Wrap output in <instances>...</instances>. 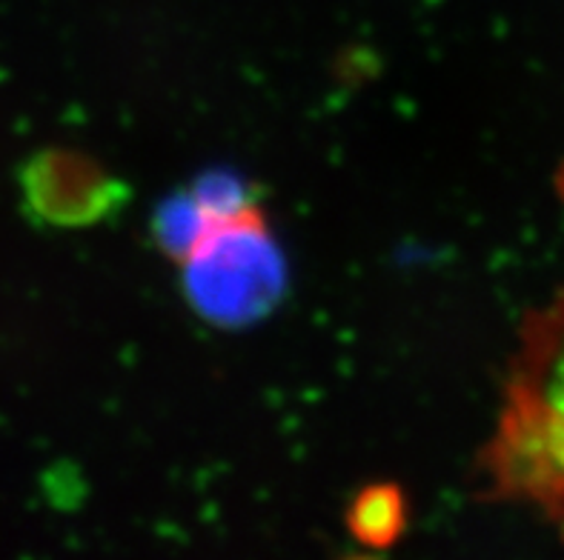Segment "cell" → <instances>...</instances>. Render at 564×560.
Returning <instances> with one entry per match:
<instances>
[{
	"label": "cell",
	"mask_w": 564,
	"mask_h": 560,
	"mask_svg": "<svg viewBox=\"0 0 564 560\" xmlns=\"http://www.w3.org/2000/svg\"><path fill=\"white\" fill-rule=\"evenodd\" d=\"M496 472L564 538V292L536 318L510 383Z\"/></svg>",
	"instance_id": "obj_1"
}]
</instances>
